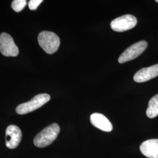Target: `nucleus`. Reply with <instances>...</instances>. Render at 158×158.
<instances>
[{"instance_id": "6e6552de", "label": "nucleus", "mask_w": 158, "mask_h": 158, "mask_svg": "<svg viewBox=\"0 0 158 158\" xmlns=\"http://www.w3.org/2000/svg\"><path fill=\"white\" fill-rule=\"evenodd\" d=\"M158 76V64L148 68L142 69L138 71L134 76V80L137 83H143Z\"/></svg>"}, {"instance_id": "0eeeda50", "label": "nucleus", "mask_w": 158, "mask_h": 158, "mask_svg": "<svg viewBox=\"0 0 158 158\" xmlns=\"http://www.w3.org/2000/svg\"><path fill=\"white\" fill-rule=\"evenodd\" d=\"M23 137L20 128L15 125H9L6 132V144L10 149H15L19 144Z\"/></svg>"}, {"instance_id": "9b49d317", "label": "nucleus", "mask_w": 158, "mask_h": 158, "mask_svg": "<svg viewBox=\"0 0 158 158\" xmlns=\"http://www.w3.org/2000/svg\"><path fill=\"white\" fill-rule=\"evenodd\" d=\"M147 117L153 118L158 115V94L153 96L149 100L146 111Z\"/></svg>"}, {"instance_id": "9d476101", "label": "nucleus", "mask_w": 158, "mask_h": 158, "mask_svg": "<svg viewBox=\"0 0 158 158\" xmlns=\"http://www.w3.org/2000/svg\"><path fill=\"white\" fill-rule=\"evenodd\" d=\"M142 153L148 158H158V139H151L142 143Z\"/></svg>"}, {"instance_id": "4468645a", "label": "nucleus", "mask_w": 158, "mask_h": 158, "mask_svg": "<svg viewBox=\"0 0 158 158\" xmlns=\"http://www.w3.org/2000/svg\"><path fill=\"white\" fill-rule=\"evenodd\" d=\"M156 2H158V0H156Z\"/></svg>"}, {"instance_id": "f257e3e1", "label": "nucleus", "mask_w": 158, "mask_h": 158, "mask_svg": "<svg viewBox=\"0 0 158 158\" xmlns=\"http://www.w3.org/2000/svg\"><path fill=\"white\" fill-rule=\"evenodd\" d=\"M59 125L53 123L46 127L38 133L34 139V145L38 148H45L52 143L60 132Z\"/></svg>"}, {"instance_id": "1a4fd4ad", "label": "nucleus", "mask_w": 158, "mask_h": 158, "mask_svg": "<svg viewBox=\"0 0 158 158\" xmlns=\"http://www.w3.org/2000/svg\"><path fill=\"white\" fill-rule=\"evenodd\" d=\"M91 123L99 130L105 132H111L113 130V125L108 119L103 114L94 113L90 116Z\"/></svg>"}, {"instance_id": "7ed1b4c3", "label": "nucleus", "mask_w": 158, "mask_h": 158, "mask_svg": "<svg viewBox=\"0 0 158 158\" xmlns=\"http://www.w3.org/2000/svg\"><path fill=\"white\" fill-rule=\"evenodd\" d=\"M51 99V96L48 94H40L35 96L29 102L19 104L16 108L17 114L23 115L31 113L42 107Z\"/></svg>"}, {"instance_id": "ddd939ff", "label": "nucleus", "mask_w": 158, "mask_h": 158, "mask_svg": "<svg viewBox=\"0 0 158 158\" xmlns=\"http://www.w3.org/2000/svg\"><path fill=\"white\" fill-rule=\"evenodd\" d=\"M42 2V0H31L28 2L29 8L31 10H35Z\"/></svg>"}, {"instance_id": "f03ea898", "label": "nucleus", "mask_w": 158, "mask_h": 158, "mask_svg": "<svg viewBox=\"0 0 158 158\" xmlns=\"http://www.w3.org/2000/svg\"><path fill=\"white\" fill-rule=\"evenodd\" d=\"M38 40L40 46L48 54L55 53L60 44V40L56 34L46 31L39 34Z\"/></svg>"}, {"instance_id": "39448f33", "label": "nucleus", "mask_w": 158, "mask_h": 158, "mask_svg": "<svg viewBox=\"0 0 158 158\" xmlns=\"http://www.w3.org/2000/svg\"><path fill=\"white\" fill-rule=\"evenodd\" d=\"M137 23L135 17L132 15H125L114 19L111 23V28L116 32H124L134 28Z\"/></svg>"}, {"instance_id": "f8f14e48", "label": "nucleus", "mask_w": 158, "mask_h": 158, "mask_svg": "<svg viewBox=\"0 0 158 158\" xmlns=\"http://www.w3.org/2000/svg\"><path fill=\"white\" fill-rule=\"evenodd\" d=\"M27 4L26 0H14L11 4L12 8L17 12L21 11Z\"/></svg>"}, {"instance_id": "20e7f679", "label": "nucleus", "mask_w": 158, "mask_h": 158, "mask_svg": "<svg viewBox=\"0 0 158 158\" xmlns=\"http://www.w3.org/2000/svg\"><path fill=\"white\" fill-rule=\"evenodd\" d=\"M148 43L145 40H141L130 46L119 57L118 62L124 63L132 60L141 55L145 51Z\"/></svg>"}, {"instance_id": "423d86ee", "label": "nucleus", "mask_w": 158, "mask_h": 158, "mask_svg": "<svg viewBox=\"0 0 158 158\" xmlns=\"http://www.w3.org/2000/svg\"><path fill=\"white\" fill-rule=\"evenodd\" d=\"M0 52L5 56H17L19 49L11 36L3 32L0 35Z\"/></svg>"}]
</instances>
